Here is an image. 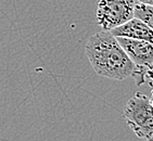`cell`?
<instances>
[{
  "label": "cell",
  "instance_id": "5",
  "mask_svg": "<svg viewBox=\"0 0 153 141\" xmlns=\"http://www.w3.org/2000/svg\"><path fill=\"white\" fill-rule=\"evenodd\" d=\"M115 37H125V38L137 39V40L149 41L153 44V30L149 27L143 21L138 18L130 19L121 26H117L110 30Z\"/></svg>",
  "mask_w": 153,
  "mask_h": 141
},
{
  "label": "cell",
  "instance_id": "4",
  "mask_svg": "<svg viewBox=\"0 0 153 141\" xmlns=\"http://www.w3.org/2000/svg\"><path fill=\"white\" fill-rule=\"evenodd\" d=\"M137 0H100L97 6V23L102 30H112L134 18Z\"/></svg>",
  "mask_w": 153,
  "mask_h": 141
},
{
  "label": "cell",
  "instance_id": "7",
  "mask_svg": "<svg viewBox=\"0 0 153 141\" xmlns=\"http://www.w3.org/2000/svg\"><path fill=\"white\" fill-rule=\"evenodd\" d=\"M138 2L140 3H144V4H150V6H153V0H137Z\"/></svg>",
  "mask_w": 153,
  "mask_h": 141
},
{
  "label": "cell",
  "instance_id": "2",
  "mask_svg": "<svg viewBox=\"0 0 153 141\" xmlns=\"http://www.w3.org/2000/svg\"><path fill=\"white\" fill-rule=\"evenodd\" d=\"M124 116L138 138H153V106L147 96L137 92L129 98L124 108Z\"/></svg>",
  "mask_w": 153,
  "mask_h": 141
},
{
  "label": "cell",
  "instance_id": "9",
  "mask_svg": "<svg viewBox=\"0 0 153 141\" xmlns=\"http://www.w3.org/2000/svg\"><path fill=\"white\" fill-rule=\"evenodd\" d=\"M147 141H153V138H152V139H150V140H147Z\"/></svg>",
  "mask_w": 153,
  "mask_h": 141
},
{
  "label": "cell",
  "instance_id": "1",
  "mask_svg": "<svg viewBox=\"0 0 153 141\" xmlns=\"http://www.w3.org/2000/svg\"><path fill=\"white\" fill-rule=\"evenodd\" d=\"M85 52L99 76L123 80L133 75L135 64L110 30L92 35L86 44Z\"/></svg>",
  "mask_w": 153,
  "mask_h": 141
},
{
  "label": "cell",
  "instance_id": "8",
  "mask_svg": "<svg viewBox=\"0 0 153 141\" xmlns=\"http://www.w3.org/2000/svg\"><path fill=\"white\" fill-rule=\"evenodd\" d=\"M150 102H151V104H152V106H153V94H152V98L150 99Z\"/></svg>",
  "mask_w": 153,
  "mask_h": 141
},
{
  "label": "cell",
  "instance_id": "3",
  "mask_svg": "<svg viewBox=\"0 0 153 141\" xmlns=\"http://www.w3.org/2000/svg\"><path fill=\"white\" fill-rule=\"evenodd\" d=\"M127 56L135 64L131 76L136 85L140 86L150 79L153 86V44L149 41L116 37Z\"/></svg>",
  "mask_w": 153,
  "mask_h": 141
},
{
  "label": "cell",
  "instance_id": "6",
  "mask_svg": "<svg viewBox=\"0 0 153 141\" xmlns=\"http://www.w3.org/2000/svg\"><path fill=\"white\" fill-rule=\"evenodd\" d=\"M134 16L143 21L148 26L153 30V6L137 2L135 7Z\"/></svg>",
  "mask_w": 153,
  "mask_h": 141
}]
</instances>
